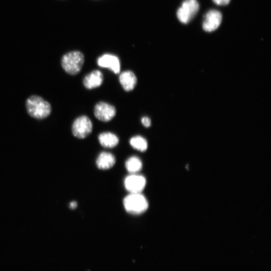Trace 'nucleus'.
Listing matches in <instances>:
<instances>
[{
	"instance_id": "f257e3e1",
	"label": "nucleus",
	"mask_w": 271,
	"mask_h": 271,
	"mask_svg": "<svg viewBox=\"0 0 271 271\" xmlns=\"http://www.w3.org/2000/svg\"><path fill=\"white\" fill-rule=\"evenodd\" d=\"M28 113L32 117L42 119L48 117L51 112L50 104L42 97L32 95L26 101Z\"/></svg>"
},
{
	"instance_id": "f03ea898",
	"label": "nucleus",
	"mask_w": 271,
	"mask_h": 271,
	"mask_svg": "<svg viewBox=\"0 0 271 271\" xmlns=\"http://www.w3.org/2000/svg\"><path fill=\"white\" fill-rule=\"evenodd\" d=\"M84 62V56L80 51H74L64 55L61 59V66L65 71L71 75L79 73Z\"/></svg>"
},
{
	"instance_id": "7ed1b4c3",
	"label": "nucleus",
	"mask_w": 271,
	"mask_h": 271,
	"mask_svg": "<svg viewBox=\"0 0 271 271\" xmlns=\"http://www.w3.org/2000/svg\"><path fill=\"white\" fill-rule=\"evenodd\" d=\"M126 211L129 214L138 215L145 212L148 208V202L141 193H130L123 200Z\"/></svg>"
},
{
	"instance_id": "20e7f679",
	"label": "nucleus",
	"mask_w": 271,
	"mask_h": 271,
	"mask_svg": "<svg viewBox=\"0 0 271 271\" xmlns=\"http://www.w3.org/2000/svg\"><path fill=\"white\" fill-rule=\"evenodd\" d=\"M92 129V121L86 115H82L76 118L72 125L73 134L80 139L88 137L91 133Z\"/></svg>"
},
{
	"instance_id": "39448f33",
	"label": "nucleus",
	"mask_w": 271,
	"mask_h": 271,
	"mask_svg": "<svg viewBox=\"0 0 271 271\" xmlns=\"http://www.w3.org/2000/svg\"><path fill=\"white\" fill-rule=\"evenodd\" d=\"M199 5L197 0H185L177 12L179 20L183 24H187L198 11Z\"/></svg>"
},
{
	"instance_id": "423d86ee",
	"label": "nucleus",
	"mask_w": 271,
	"mask_h": 271,
	"mask_svg": "<svg viewBox=\"0 0 271 271\" xmlns=\"http://www.w3.org/2000/svg\"><path fill=\"white\" fill-rule=\"evenodd\" d=\"M116 113V108L114 106L103 101L96 103L94 108L95 116L103 122H108L112 119Z\"/></svg>"
},
{
	"instance_id": "0eeeda50",
	"label": "nucleus",
	"mask_w": 271,
	"mask_h": 271,
	"mask_svg": "<svg viewBox=\"0 0 271 271\" xmlns=\"http://www.w3.org/2000/svg\"><path fill=\"white\" fill-rule=\"evenodd\" d=\"M146 179L142 175L131 174L124 180V186L130 193H141L145 188Z\"/></svg>"
},
{
	"instance_id": "6e6552de",
	"label": "nucleus",
	"mask_w": 271,
	"mask_h": 271,
	"mask_svg": "<svg viewBox=\"0 0 271 271\" xmlns=\"http://www.w3.org/2000/svg\"><path fill=\"white\" fill-rule=\"evenodd\" d=\"M222 21V14L217 10L209 11L205 16L202 27L205 31L210 32L215 30Z\"/></svg>"
},
{
	"instance_id": "1a4fd4ad",
	"label": "nucleus",
	"mask_w": 271,
	"mask_h": 271,
	"mask_svg": "<svg viewBox=\"0 0 271 271\" xmlns=\"http://www.w3.org/2000/svg\"><path fill=\"white\" fill-rule=\"evenodd\" d=\"M99 66L111 70L115 74L120 70V61L117 57L110 54H105L99 57L97 60Z\"/></svg>"
},
{
	"instance_id": "9d476101",
	"label": "nucleus",
	"mask_w": 271,
	"mask_h": 271,
	"mask_svg": "<svg viewBox=\"0 0 271 271\" xmlns=\"http://www.w3.org/2000/svg\"><path fill=\"white\" fill-rule=\"evenodd\" d=\"M103 80V76L101 72L98 70H94L84 77L83 84L86 88L91 89L100 86Z\"/></svg>"
},
{
	"instance_id": "9b49d317",
	"label": "nucleus",
	"mask_w": 271,
	"mask_h": 271,
	"mask_svg": "<svg viewBox=\"0 0 271 271\" xmlns=\"http://www.w3.org/2000/svg\"><path fill=\"white\" fill-rule=\"evenodd\" d=\"M119 81L125 91H130L135 88L137 84V78L132 71L125 70L119 75Z\"/></svg>"
},
{
	"instance_id": "f8f14e48",
	"label": "nucleus",
	"mask_w": 271,
	"mask_h": 271,
	"mask_svg": "<svg viewBox=\"0 0 271 271\" xmlns=\"http://www.w3.org/2000/svg\"><path fill=\"white\" fill-rule=\"evenodd\" d=\"M115 163V158L113 155L108 152H101L96 160V165L98 168L101 170H107L111 168Z\"/></svg>"
},
{
	"instance_id": "ddd939ff",
	"label": "nucleus",
	"mask_w": 271,
	"mask_h": 271,
	"mask_svg": "<svg viewBox=\"0 0 271 271\" xmlns=\"http://www.w3.org/2000/svg\"><path fill=\"white\" fill-rule=\"evenodd\" d=\"M98 141L100 145L105 148H113L119 143L117 136L111 132H103L98 136Z\"/></svg>"
},
{
	"instance_id": "4468645a",
	"label": "nucleus",
	"mask_w": 271,
	"mask_h": 271,
	"mask_svg": "<svg viewBox=\"0 0 271 271\" xmlns=\"http://www.w3.org/2000/svg\"><path fill=\"white\" fill-rule=\"evenodd\" d=\"M125 166L129 173L136 174L142 169L143 164L139 158L132 156L127 159Z\"/></svg>"
},
{
	"instance_id": "2eb2a0df",
	"label": "nucleus",
	"mask_w": 271,
	"mask_h": 271,
	"mask_svg": "<svg viewBox=\"0 0 271 271\" xmlns=\"http://www.w3.org/2000/svg\"><path fill=\"white\" fill-rule=\"evenodd\" d=\"M130 146L134 149L140 152H145L148 148V142L143 137L136 136L132 137L129 141Z\"/></svg>"
},
{
	"instance_id": "dca6fc26",
	"label": "nucleus",
	"mask_w": 271,
	"mask_h": 271,
	"mask_svg": "<svg viewBox=\"0 0 271 271\" xmlns=\"http://www.w3.org/2000/svg\"><path fill=\"white\" fill-rule=\"evenodd\" d=\"M141 122L143 125L146 127H149L151 125V120L148 116H144L141 119Z\"/></svg>"
},
{
	"instance_id": "f3484780",
	"label": "nucleus",
	"mask_w": 271,
	"mask_h": 271,
	"mask_svg": "<svg viewBox=\"0 0 271 271\" xmlns=\"http://www.w3.org/2000/svg\"><path fill=\"white\" fill-rule=\"evenodd\" d=\"M214 3L219 6H224L229 4L230 0H212Z\"/></svg>"
},
{
	"instance_id": "a211bd4d",
	"label": "nucleus",
	"mask_w": 271,
	"mask_h": 271,
	"mask_svg": "<svg viewBox=\"0 0 271 271\" xmlns=\"http://www.w3.org/2000/svg\"><path fill=\"white\" fill-rule=\"evenodd\" d=\"M70 208L72 209H75L77 206V203L75 202V201H73V202H71L70 203Z\"/></svg>"
}]
</instances>
